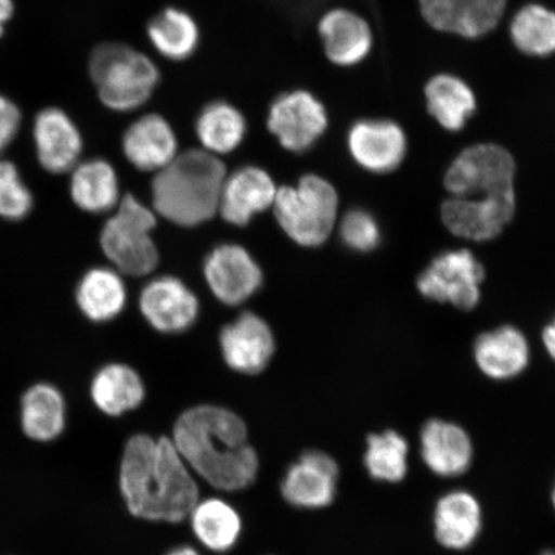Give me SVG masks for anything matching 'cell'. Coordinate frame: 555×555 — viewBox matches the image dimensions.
<instances>
[{"label": "cell", "mask_w": 555, "mask_h": 555, "mask_svg": "<svg viewBox=\"0 0 555 555\" xmlns=\"http://www.w3.org/2000/svg\"><path fill=\"white\" fill-rule=\"evenodd\" d=\"M516 164L502 145L481 143L461 152L446 173V189L453 197L482 198L513 191Z\"/></svg>", "instance_id": "obj_7"}, {"label": "cell", "mask_w": 555, "mask_h": 555, "mask_svg": "<svg viewBox=\"0 0 555 555\" xmlns=\"http://www.w3.org/2000/svg\"><path fill=\"white\" fill-rule=\"evenodd\" d=\"M325 55L333 65L352 67L362 64L374 44L373 31L359 13L335 9L324 13L318 25Z\"/></svg>", "instance_id": "obj_16"}, {"label": "cell", "mask_w": 555, "mask_h": 555, "mask_svg": "<svg viewBox=\"0 0 555 555\" xmlns=\"http://www.w3.org/2000/svg\"><path fill=\"white\" fill-rule=\"evenodd\" d=\"M338 464L321 450H309L291 464L281 491L288 504L301 509H321L335 501Z\"/></svg>", "instance_id": "obj_12"}, {"label": "cell", "mask_w": 555, "mask_h": 555, "mask_svg": "<svg viewBox=\"0 0 555 555\" xmlns=\"http://www.w3.org/2000/svg\"><path fill=\"white\" fill-rule=\"evenodd\" d=\"M227 179L225 166L205 150L178 155L152 183L154 206L159 215L182 227H196L219 210Z\"/></svg>", "instance_id": "obj_3"}, {"label": "cell", "mask_w": 555, "mask_h": 555, "mask_svg": "<svg viewBox=\"0 0 555 555\" xmlns=\"http://www.w3.org/2000/svg\"><path fill=\"white\" fill-rule=\"evenodd\" d=\"M339 233L345 245L358 253H370L380 242L377 220L372 214L359 208L345 215Z\"/></svg>", "instance_id": "obj_35"}, {"label": "cell", "mask_w": 555, "mask_h": 555, "mask_svg": "<svg viewBox=\"0 0 555 555\" xmlns=\"http://www.w3.org/2000/svg\"><path fill=\"white\" fill-rule=\"evenodd\" d=\"M101 232V248L117 272L142 276L154 272L158 253L151 232L156 225L155 214L127 194Z\"/></svg>", "instance_id": "obj_6"}, {"label": "cell", "mask_w": 555, "mask_h": 555, "mask_svg": "<svg viewBox=\"0 0 555 555\" xmlns=\"http://www.w3.org/2000/svg\"><path fill=\"white\" fill-rule=\"evenodd\" d=\"M33 143L41 169L51 176L68 173L81 162L85 139L65 109L44 107L34 117Z\"/></svg>", "instance_id": "obj_11"}, {"label": "cell", "mask_w": 555, "mask_h": 555, "mask_svg": "<svg viewBox=\"0 0 555 555\" xmlns=\"http://www.w3.org/2000/svg\"><path fill=\"white\" fill-rule=\"evenodd\" d=\"M543 555H555V551H547Z\"/></svg>", "instance_id": "obj_42"}, {"label": "cell", "mask_w": 555, "mask_h": 555, "mask_svg": "<svg viewBox=\"0 0 555 555\" xmlns=\"http://www.w3.org/2000/svg\"><path fill=\"white\" fill-rule=\"evenodd\" d=\"M205 276L208 287L221 302L240 305L258 293L261 269L245 248L224 245L207 256Z\"/></svg>", "instance_id": "obj_14"}, {"label": "cell", "mask_w": 555, "mask_h": 555, "mask_svg": "<svg viewBox=\"0 0 555 555\" xmlns=\"http://www.w3.org/2000/svg\"><path fill=\"white\" fill-rule=\"evenodd\" d=\"M89 75L104 107L131 113L147 103L159 82V69L149 55L122 43L95 47Z\"/></svg>", "instance_id": "obj_4"}, {"label": "cell", "mask_w": 555, "mask_h": 555, "mask_svg": "<svg viewBox=\"0 0 555 555\" xmlns=\"http://www.w3.org/2000/svg\"><path fill=\"white\" fill-rule=\"evenodd\" d=\"M221 352L235 372L258 374L273 357L274 337L269 325L253 312H245L220 335Z\"/></svg>", "instance_id": "obj_17"}, {"label": "cell", "mask_w": 555, "mask_h": 555, "mask_svg": "<svg viewBox=\"0 0 555 555\" xmlns=\"http://www.w3.org/2000/svg\"><path fill=\"white\" fill-rule=\"evenodd\" d=\"M173 446L186 466L221 491H240L258 477L259 456L245 422L228 409L199 405L179 416Z\"/></svg>", "instance_id": "obj_2"}, {"label": "cell", "mask_w": 555, "mask_h": 555, "mask_svg": "<svg viewBox=\"0 0 555 555\" xmlns=\"http://www.w3.org/2000/svg\"><path fill=\"white\" fill-rule=\"evenodd\" d=\"M408 457V441L397 431L367 437L364 466L374 481L398 483L404 480L409 468Z\"/></svg>", "instance_id": "obj_32"}, {"label": "cell", "mask_w": 555, "mask_h": 555, "mask_svg": "<svg viewBox=\"0 0 555 555\" xmlns=\"http://www.w3.org/2000/svg\"><path fill=\"white\" fill-rule=\"evenodd\" d=\"M15 0H0V39L4 37L7 24L15 16Z\"/></svg>", "instance_id": "obj_38"}, {"label": "cell", "mask_w": 555, "mask_h": 555, "mask_svg": "<svg viewBox=\"0 0 555 555\" xmlns=\"http://www.w3.org/2000/svg\"><path fill=\"white\" fill-rule=\"evenodd\" d=\"M166 555H199L196 550L191 546H179Z\"/></svg>", "instance_id": "obj_40"}, {"label": "cell", "mask_w": 555, "mask_h": 555, "mask_svg": "<svg viewBox=\"0 0 555 555\" xmlns=\"http://www.w3.org/2000/svg\"><path fill=\"white\" fill-rule=\"evenodd\" d=\"M152 47L164 59L180 62L190 59L199 44V27L189 12L168 7L147 25Z\"/></svg>", "instance_id": "obj_29"}, {"label": "cell", "mask_w": 555, "mask_h": 555, "mask_svg": "<svg viewBox=\"0 0 555 555\" xmlns=\"http://www.w3.org/2000/svg\"><path fill=\"white\" fill-rule=\"evenodd\" d=\"M543 341L547 353L555 362V318L551 324H547L543 332Z\"/></svg>", "instance_id": "obj_39"}, {"label": "cell", "mask_w": 555, "mask_h": 555, "mask_svg": "<svg viewBox=\"0 0 555 555\" xmlns=\"http://www.w3.org/2000/svg\"><path fill=\"white\" fill-rule=\"evenodd\" d=\"M347 147L360 168L374 173L398 169L408 152L401 125L391 119H363L352 124Z\"/></svg>", "instance_id": "obj_13"}, {"label": "cell", "mask_w": 555, "mask_h": 555, "mask_svg": "<svg viewBox=\"0 0 555 555\" xmlns=\"http://www.w3.org/2000/svg\"><path fill=\"white\" fill-rule=\"evenodd\" d=\"M552 503H553L554 511H555V483H554V488H553V491H552Z\"/></svg>", "instance_id": "obj_41"}, {"label": "cell", "mask_w": 555, "mask_h": 555, "mask_svg": "<svg viewBox=\"0 0 555 555\" xmlns=\"http://www.w3.org/2000/svg\"><path fill=\"white\" fill-rule=\"evenodd\" d=\"M516 210L515 190L482 198L451 197L441 207L443 224L464 240L483 242L498 237Z\"/></svg>", "instance_id": "obj_10"}, {"label": "cell", "mask_w": 555, "mask_h": 555, "mask_svg": "<svg viewBox=\"0 0 555 555\" xmlns=\"http://www.w3.org/2000/svg\"><path fill=\"white\" fill-rule=\"evenodd\" d=\"M194 535L207 550L225 553L237 544L242 519L233 506L221 499H207L191 512Z\"/></svg>", "instance_id": "obj_30"}, {"label": "cell", "mask_w": 555, "mask_h": 555, "mask_svg": "<svg viewBox=\"0 0 555 555\" xmlns=\"http://www.w3.org/2000/svg\"><path fill=\"white\" fill-rule=\"evenodd\" d=\"M267 124L283 149L304 154L324 135L330 119L321 100L309 90L297 89L276 96L270 104Z\"/></svg>", "instance_id": "obj_9"}, {"label": "cell", "mask_w": 555, "mask_h": 555, "mask_svg": "<svg viewBox=\"0 0 555 555\" xmlns=\"http://www.w3.org/2000/svg\"><path fill=\"white\" fill-rule=\"evenodd\" d=\"M66 418L64 393L50 382H37L21 398V427L34 441L59 439L65 431Z\"/></svg>", "instance_id": "obj_24"}, {"label": "cell", "mask_w": 555, "mask_h": 555, "mask_svg": "<svg viewBox=\"0 0 555 555\" xmlns=\"http://www.w3.org/2000/svg\"><path fill=\"white\" fill-rule=\"evenodd\" d=\"M483 278V267L475 255L468 249H457L437 256L420 275L416 287L428 300L472 310L480 302Z\"/></svg>", "instance_id": "obj_8"}, {"label": "cell", "mask_w": 555, "mask_h": 555, "mask_svg": "<svg viewBox=\"0 0 555 555\" xmlns=\"http://www.w3.org/2000/svg\"><path fill=\"white\" fill-rule=\"evenodd\" d=\"M435 537L450 551H466L482 530V509L475 495L466 490L447 492L434 513Z\"/></svg>", "instance_id": "obj_21"}, {"label": "cell", "mask_w": 555, "mask_h": 555, "mask_svg": "<svg viewBox=\"0 0 555 555\" xmlns=\"http://www.w3.org/2000/svg\"><path fill=\"white\" fill-rule=\"evenodd\" d=\"M120 489L134 517L179 524L198 503L199 490L169 437L135 435L124 449Z\"/></svg>", "instance_id": "obj_1"}, {"label": "cell", "mask_w": 555, "mask_h": 555, "mask_svg": "<svg viewBox=\"0 0 555 555\" xmlns=\"http://www.w3.org/2000/svg\"><path fill=\"white\" fill-rule=\"evenodd\" d=\"M509 0H461L454 27L455 35L480 39L502 23Z\"/></svg>", "instance_id": "obj_34"}, {"label": "cell", "mask_w": 555, "mask_h": 555, "mask_svg": "<svg viewBox=\"0 0 555 555\" xmlns=\"http://www.w3.org/2000/svg\"><path fill=\"white\" fill-rule=\"evenodd\" d=\"M475 359L486 376L498 380L512 379L529 364V344L522 332L506 325L477 338Z\"/></svg>", "instance_id": "obj_23"}, {"label": "cell", "mask_w": 555, "mask_h": 555, "mask_svg": "<svg viewBox=\"0 0 555 555\" xmlns=\"http://www.w3.org/2000/svg\"><path fill=\"white\" fill-rule=\"evenodd\" d=\"M274 212L291 240L305 247H318L328 240L336 224L338 196L327 180L305 176L296 186L276 191Z\"/></svg>", "instance_id": "obj_5"}, {"label": "cell", "mask_w": 555, "mask_h": 555, "mask_svg": "<svg viewBox=\"0 0 555 555\" xmlns=\"http://www.w3.org/2000/svg\"><path fill=\"white\" fill-rule=\"evenodd\" d=\"M196 134L208 154L228 155L237 150L247 134L241 111L225 101L208 103L196 120Z\"/></svg>", "instance_id": "obj_28"}, {"label": "cell", "mask_w": 555, "mask_h": 555, "mask_svg": "<svg viewBox=\"0 0 555 555\" xmlns=\"http://www.w3.org/2000/svg\"><path fill=\"white\" fill-rule=\"evenodd\" d=\"M75 302L90 322L113 321L127 304V288L120 273L102 267L88 270L76 286Z\"/></svg>", "instance_id": "obj_26"}, {"label": "cell", "mask_w": 555, "mask_h": 555, "mask_svg": "<svg viewBox=\"0 0 555 555\" xmlns=\"http://www.w3.org/2000/svg\"><path fill=\"white\" fill-rule=\"evenodd\" d=\"M420 443L422 460L436 476H462L474 461L469 435L453 422L428 421L422 427Z\"/></svg>", "instance_id": "obj_18"}, {"label": "cell", "mask_w": 555, "mask_h": 555, "mask_svg": "<svg viewBox=\"0 0 555 555\" xmlns=\"http://www.w3.org/2000/svg\"><path fill=\"white\" fill-rule=\"evenodd\" d=\"M68 173L69 198L81 211L100 215L119 205V178L106 159H86Z\"/></svg>", "instance_id": "obj_22"}, {"label": "cell", "mask_w": 555, "mask_h": 555, "mask_svg": "<svg viewBox=\"0 0 555 555\" xmlns=\"http://www.w3.org/2000/svg\"><path fill=\"white\" fill-rule=\"evenodd\" d=\"M23 111L10 96L0 93V154L9 150L23 127Z\"/></svg>", "instance_id": "obj_37"}, {"label": "cell", "mask_w": 555, "mask_h": 555, "mask_svg": "<svg viewBox=\"0 0 555 555\" xmlns=\"http://www.w3.org/2000/svg\"><path fill=\"white\" fill-rule=\"evenodd\" d=\"M35 207L34 193L18 166L0 158V219L18 223L29 218Z\"/></svg>", "instance_id": "obj_33"}, {"label": "cell", "mask_w": 555, "mask_h": 555, "mask_svg": "<svg viewBox=\"0 0 555 555\" xmlns=\"http://www.w3.org/2000/svg\"><path fill=\"white\" fill-rule=\"evenodd\" d=\"M122 151L134 168L158 172L178 156L176 130L162 115L141 116L125 131Z\"/></svg>", "instance_id": "obj_20"}, {"label": "cell", "mask_w": 555, "mask_h": 555, "mask_svg": "<svg viewBox=\"0 0 555 555\" xmlns=\"http://www.w3.org/2000/svg\"><path fill=\"white\" fill-rule=\"evenodd\" d=\"M509 37L520 53L550 57L555 54V11L539 3L520 7L511 21Z\"/></svg>", "instance_id": "obj_31"}, {"label": "cell", "mask_w": 555, "mask_h": 555, "mask_svg": "<svg viewBox=\"0 0 555 555\" xmlns=\"http://www.w3.org/2000/svg\"><path fill=\"white\" fill-rule=\"evenodd\" d=\"M139 307L152 327L163 333L190 330L199 310L197 297L172 276L150 282L142 291Z\"/></svg>", "instance_id": "obj_15"}, {"label": "cell", "mask_w": 555, "mask_h": 555, "mask_svg": "<svg viewBox=\"0 0 555 555\" xmlns=\"http://www.w3.org/2000/svg\"><path fill=\"white\" fill-rule=\"evenodd\" d=\"M90 397L102 413L119 416L141 405L145 390L143 380L130 366L108 364L94 374Z\"/></svg>", "instance_id": "obj_27"}, {"label": "cell", "mask_w": 555, "mask_h": 555, "mask_svg": "<svg viewBox=\"0 0 555 555\" xmlns=\"http://www.w3.org/2000/svg\"><path fill=\"white\" fill-rule=\"evenodd\" d=\"M426 23L437 31L454 33L461 0H418Z\"/></svg>", "instance_id": "obj_36"}, {"label": "cell", "mask_w": 555, "mask_h": 555, "mask_svg": "<svg viewBox=\"0 0 555 555\" xmlns=\"http://www.w3.org/2000/svg\"><path fill=\"white\" fill-rule=\"evenodd\" d=\"M425 99L428 114L450 133L463 130L477 109L474 89L454 74L433 76L425 87Z\"/></svg>", "instance_id": "obj_25"}, {"label": "cell", "mask_w": 555, "mask_h": 555, "mask_svg": "<svg viewBox=\"0 0 555 555\" xmlns=\"http://www.w3.org/2000/svg\"><path fill=\"white\" fill-rule=\"evenodd\" d=\"M276 189L272 177L256 166H245L225 179L219 211L229 224L245 227L255 215L274 205Z\"/></svg>", "instance_id": "obj_19"}]
</instances>
